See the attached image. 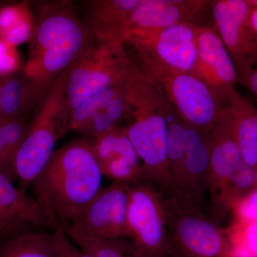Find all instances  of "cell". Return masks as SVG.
<instances>
[{"label":"cell","mask_w":257,"mask_h":257,"mask_svg":"<svg viewBox=\"0 0 257 257\" xmlns=\"http://www.w3.org/2000/svg\"><path fill=\"white\" fill-rule=\"evenodd\" d=\"M75 243L82 251L93 257H136L127 239L81 241Z\"/></svg>","instance_id":"cell-26"},{"label":"cell","mask_w":257,"mask_h":257,"mask_svg":"<svg viewBox=\"0 0 257 257\" xmlns=\"http://www.w3.org/2000/svg\"><path fill=\"white\" fill-rule=\"evenodd\" d=\"M8 2L0 1V10H1L5 5L8 4Z\"/></svg>","instance_id":"cell-33"},{"label":"cell","mask_w":257,"mask_h":257,"mask_svg":"<svg viewBox=\"0 0 257 257\" xmlns=\"http://www.w3.org/2000/svg\"><path fill=\"white\" fill-rule=\"evenodd\" d=\"M197 34L196 74L226 102L238 82L234 61L214 28L197 25Z\"/></svg>","instance_id":"cell-13"},{"label":"cell","mask_w":257,"mask_h":257,"mask_svg":"<svg viewBox=\"0 0 257 257\" xmlns=\"http://www.w3.org/2000/svg\"><path fill=\"white\" fill-rule=\"evenodd\" d=\"M92 147L103 177L113 182L133 184L141 181L140 159L128 138L126 127L120 125L92 139Z\"/></svg>","instance_id":"cell-14"},{"label":"cell","mask_w":257,"mask_h":257,"mask_svg":"<svg viewBox=\"0 0 257 257\" xmlns=\"http://www.w3.org/2000/svg\"><path fill=\"white\" fill-rule=\"evenodd\" d=\"M170 257H178V256H174V255H171V256Z\"/></svg>","instance_id":"cell-36"},{"label":"cell","mask_w":257,"mask_h":257,"mask_svg":"<svg viewBox=\"0 0 257 257\" xmlns=\"http://www.w3.org/2000/svg\"><path fill=\"white\" fill-rule=\"evenodd\" d=\"M0 257H57L53 231H35L5 240Z\"/></svg>","instance_id":"cell-21"},{"label":"cell","mask_w":257,"mask_h":257,"mask_svg":"<svg viewBox=\"0 0 257 257\" xmlns=\"http://www.w3.org/2000/svg\"><path fill=\"white\" fill-rule=\"evenodd\" d=\"M35 25L23 72L44 94L94 43L72 1L34 2Z\"/></svg>","instance_id":"cell-1"},{"label":"cell","mask_w":257,"mask_h":257,"mask_svg":"<svg viewBox=\"0 0 257 257\" xmlns=\"http://www.w3.org/2000/svg\"><path fill=\"white\" fill-rule=\"evenodd\" d=\"M226 105L231 114L235 141L241 158L255 170L257 168V108L236 89H231L228 94Z\"/></svg>","instance_id":"cell-18"},{"label":"cell","mask_w":257,"mask_h":257,"mask_svg":"<svg viewBox=\"0 0 257 257\" xmlns=\"http://www.w3.org/2000/svg\"><path fill=\"white\" fill-rule=\"evenodd\" d=\"M184 148V187L178 199L202 207L208 194L210 175L208 134L186 124Z\"/></svg>","instance_id":"cell-16"},{"label":"cell","mask_w":257,"mask_h":257,"mask_svg":"<svg viewBox=\"0 0 257 257\" xmlns=\"http://www.w3.org/2000/svg\"><path fill=\"white\" fill-rule=\"evenodd\" d=\"M197 25L182 24L157 30L130 31L124 39L137 55V64L194 74L197 62Z\"/></svg>","instance_id":"cell-8"},{"label":"cell","mask_w":257,"mask_h":257,"mask_svg":"<svg viewBox=\"0 0 257 257\" xmlns=\"http://www.w3.org/2000/svg\"><path fill=\"white\" fill-rule=\"evenodd\" d=\"M126 117H128V107L124 90L96 113L80 133L92 139L98 138L120 126L121 121Z\"/></svg>","instance_id":"cell-24"},{"label":"cell","mask_w":257,"mask_h":257,"mask_svg":"<svg viewBox=\"0 0 257 257\" xmlns=\"http://www.w3.org/2000/svg\"><path fill=\"white\" fill-rule=\"evenodd\" d=\"M71 106L66 92V71L51 84L23 144L13 160L19 188L25 192L40 175L55 151L56 144L69 130Z\"/></svg>","instance_id":"cell-3"},{"label":"cell","mask_w":257,"mask_h":257,"mask_svg":"<svg viewBox=\"0 0 257 257\" xmlns=\"http://www.w3.org/2000/svg\"><path fill=\"white\" fill-rule=\"evenodd\" d=\"M124 85L125 79L122 82L96 92L71 110L69 132L80 133L96 113L99 112L115 96L124 90Z\"/></svg>","instance_id":"cell-25"},{"label":"cell","mask_w":257,"mask_h":257,"mask_svg":"<svg viewBox=\"0 0 257 257\" xmlns=\"http://www.w3.org/2000/svg\"><path fill=\"white\" fill-rule=\"evenodd\" d=\"M238 82L241 83L257 96V69H251L246 73L239 76Z\"/></svg>","instance_id":"cell-31"},{"label":"cell","mask_w":257,"mask_h":257,"mask_svg":"<svg viewBox=\"0 0 257 257\" xmlns=\"http://www.w3.org/2000/svg\"><path fill=\"white\" fill-rule=\"evenodd\" d=\"M3 119V117L0 118V170L13 179L16 178V177L13 170V158L10 156L5 143L4 134L2 128Z\"/></svg>","instance_id":"cell-30"},{"label":"cell","mask_w":257,"mask_h":257,"mask_svg":"<svg viewBox=\"0 0 257 257\" xmlns=\"http://www.w3.org/2000/svg\"><path fill=\"white\" fill-rule=\"evenodd\" d=\"M35 25L31 4L8 3L0 10V40L17 47L29 41Z\"/></svg>","instance_id":"cell-20"},{"label":"cell","mask_w":257,"mask_h":257,"mask_svg":"<svg viewBox=\"0 0 257 257\" xmlns=\"http://www.w3.org/2000/svg\"><path fill=\"white\" fill-rule=\"evenodd\" d=\"M130 184L112 182L101 189L68 227L74 242L127 239Z\"/></svg>","instance_id":"cell-9"},{"label":"cell","mask_w":257,"mask_h":257,"mask_svg":"<svg viewBox=\"0 0 257 257\" xmlns=\"http://www.w3.org/2000/svg\"><path fill=\"white\" fill-rule=\"evenodd\" d=\"M3 117L2 116V109H1V92H0V118Z\"/></svg>","instance_id":"cell-34"},{"label":"cell","mask_w":257,"mask_h":257,"mask_svg":"<svg viewBox=\"0 0 257 257\" xmlns=\"http://www.w3.org/2000/svg\"><path fill=\"white\" fill-rule=\"evenodd\" d=\"M249 24L251 30L257 37V0H251L249 13Z\"/></svg>","instance_id":"cell-32"},{"label":"cell","mask_w":257,"mask_h":257,"mask_svg":"<svg viewBox=\"0 0 257 257\" xmlns=\"http://www.w3.org/2000/svg\"><path fill=\"white\" fill-rule=\"evenodd\" d=\"M128 238L136 257H170L165 199L147 182L130 184L127 209Z\"/></svg>","instance_id":"cell-7"},{"label":"cell","mask_w":257,"mask_h":257,"mask_svg":"<svg viewBox=\"0 0 257 257\" xmlns=\"http://www.w3.org/2000/svg\"><path fill=\"white\" fill-rule=\"evenodd\" d=\"M139 0L83 2L84 21L95 41L122 42Z\"/></svg>","instance_id":"cell-17"},{"label":"cell","mask_w":257,"mask_h":257,"mask_svg":"<svg viewBox=\"0 0 257 257\" xmlns=\"http://www.w3.org/2000/svg\"><path fill=\"white\" fill-rule=\"evenodd\" d=\"M231 211L235 219L257 221V187L240 199Z\"/></svg>","instance_id":"cell-29"},{"label":"cell","mask_w":257,"mask_h":257,"mask_svg":"<svg viewBox=\"0 0 257 257\" xmlns=\"http://www.w3.org/2000/svg\"><path fill=\"white\" fill-rule=\"evenodd\" d=\"M208 138L211 155L208 184L210 216L219 222L224 217L223 200L228 185L245 163L235 141L232 119L226 104L219 121L208 133Z\"/></svg>","instance_id":"cell-11"},{"label":"cell","mask_w":257,"mask_h":257,"mask_svg":"<svg viewBox=\"0 0 257 257\" xmlns=\"http://www.w3.org/2000/svg\"><path fill=\"white\" fill-rule=\"evenodd\" d=\"M139 67L158 84L166 99L188 126L209 133L219 121L226 102L202 79L153 64Z\"/></svg>","instance_id":"cell-4"},{"label":"cell","mask_w":257,"mask_h":257,"mask_svg":"<svg viewBox=\"0 0 257 257\" xmlns=\"http://www.w3.org/2000/svg\"><path fill=\"white\" fill-rule=\"evenodd\" d=\"M163 196V195H162ZM172 255L179 257H226L224 230L202 208L175 197H165Z\"/></svg>","instance_id":"cell-5"},{"label":"cell","mask_w":257,"mask_h":257,"mask_svg":"<svg viewBox=\"0 0 257 257\" xmlns=\"http://www.w3.org/2000/svg\"><path fill=\"white\" fill-rule=\"evenodd\" d=\"M223 230L226 257H257V221L233 218Z\"/></svg>","instance_id":"cell-23"},{"label":"cell","mask_w":257,"mask_h":257,"mask_svg":"<svg viewBox=\"0 0 257 257\" xmlns=\"http://www.w3.org/2000/svg\"><path fill=\"white\" fill-rule=\"evenodd\" d=\"M0 92L2 116L6 119L25 118L45 94L23 72L0 79Z\"/></svg>","instance_id":"cell-19"},{"label":"cell","mask_w":257,"mask_h":257,"mask_svg":"<svg viewBox=\"0 0 257 257\" xmlns=\"http://www.w3.org/2000/svg\"><path fill=\"white\" fill-rule=\"evenodd\" d=\"M48 212L37 199L16 187L13 179L0 170V239L55 228Z\"/></svg>","instance_id":"cell-12"},{"label":"cell","mask_w":257,"mask_h":257,"mask_svg":"<svg viewBox=\"0 0 257 257\" xmlns=\"http://www.w3.org/2000/svg\"><path fill=\"white\" fill-rule=\"evenodd\" d=\"M207 0H139L128 32L157 30L192 23L210 7Z\"/></svg>","instance_id":"cell-15"},{"label":"cell","mask_w":257,"mask_h":257,"mask_svg":"<svg viewBox=\"0 0 257 257\" xmlns=\"http://www.w3.org/2000/svg\"><path fill=\"white\" fill-rule=\"evenodd\" d=\"M186 124L171 106L167 126V151L174 196L182 195L184 187V138Z\"/></svg>","instance_id":"cell-22"},{"label":"cell","mask_w":257,"mask_h":257,"mask_svg":"<svg viewBox=\"0 0 257 257\" xmlns=\"http://www.w3.org/2000/svg\"><path fill=\"white\" fill-rule=\"evenodd\" d=\"M128 62L124 42L94 41L66 70L71 110L96 92L124 80Z\"/></svg>","instance_id":"cell-6"},{"label":"cell","mask_w":257,"mask_h":257,"mask_svg":"<svg viewBox=\"0 0 257 257\" xmlns=\"http://www.w3.org/2000/svg\"><path fill=\"white\" fill-rule=\"evenodd\" d=\"M53 232L57 257H93L74 246L60 224H55Z\"/></svg>","instance_id":"cell-28"},{"label":"cell","mask_w":257,"mask_h":257,"mask_svg":"<svg viewBox=\"0 0 257 257\" xmlns=\"http://www.w3.org/2000/svg\"><path fill=\"white\" fill-rule=\"evenodd\" d=\"M251 0H215L210 8L214 29L234 61L238 77L257 62V37L249 24Z\"/></svg>","instance_id":"cell-10"},{"label":"cell","mask_w":257,"mask_h":257,"mask_svg":"<svg viewBox=\"0 0 257 257\" xmlns=\"http://www.w3.org/2000/svg\"><path fill=\"white\" fill-rule=\"evenodd\" d=\"M24 70L16 47L0 40V79Z\"/></svg>","instance_id":"cell-27"},{"label":"cell","mask_w":257,"mask_h":257,"mask_svg":"<svg viewBox=\"0 0 257 257\" xmlns=\"http://www.w3.org/2000/svg\"><path fill=\"white\" fill-rule=\"evenodd\" d=\"M92 140H74L54 152L32 186L37 200L66 230L102 189Z\"/></svg>","instance_id":"cell-2"},{"label":"cell","mask_w":257,"mask_h":257,"mask_svg":"<svg viewBox=\"0 0 257 257\" xmlns=\"http://www.w3.org/2000/svg\"><path fill=\"white\" fill-rule=\"evenodd\" d=\"M255 179H256V185L257 187V168L255 170Z\"/></svg>","instance_id":"cell-35"}]
</instances>
